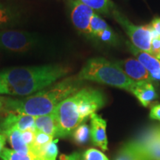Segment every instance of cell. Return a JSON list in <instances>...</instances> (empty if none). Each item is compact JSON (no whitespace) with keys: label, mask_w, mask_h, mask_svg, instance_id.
Masks as SVG:
<instances>
[{"label":"cell","mask_w":160,"mask_h":160,"mask_svg":"<svg viewBox=\"0 0 160 160\" xmlns=\"http://www.w3.org/2000/svg\"><path fill=\"white\" fill-rule=\"evenodd\" d=\"M115 160H149L134 140L128 142L118 151Z\"/></svg>","instance_id":"9a60e30c"},{"label":"cell","mask_w":160,"mask_h":160,"mask_svg":"<svg viewBox=\"0 0 160 160\" xmlns=\"http://www.w3.org/2000/svg\"><path fill=\"white\" fill-rule=\"evenodd\" d=\"M151 25L153 29L157 32L160 37V18H154L152 20Z\"/></svg>","instance_id":"f1b7e54d"},{"label":"cell","mask_w":160,"mask_h":160,"mask_svg":"<svg viewBox=\"0 0 160 160\" xmlns=\"http://www.w3.org/2000/svg\"><path fill=\"white\" fill-rule=\"evenodd\" d=\"M6 137L5 135L0 133V153L2 152V151L5 148V145L6 143Z\"/></svg>","instance_id":"f546056e"},{"label":"cell","mask_w":160,"mask_h":160,"mask_svg":"<svg viewBox=\"0 0 160 160\" xmlns=\"http://www.w3.org/2000/svg\"><path fill=\"white\" fill-rule=\"evenodd\" d=\"M157 59H159V60H160V53H159V55H158V56H157Z\"/></svg>","instance_id":"1f68e13d"},{"label":"cell","mask_w":160,"mask_h":160,"mask_svg":"<svg viewBox=\"0 0 160 160\" xmlns=\"http://www.w3.org/2000/svg\"><path fill=\"white\" fill-rule=\"evenodd\" d=\"M2 107H3V103H2V102L1 99H0V110L2 108Z\"/></svg>","instance_id":"4dcf8cb0"},{"label":"cell","mask_w":160,"mask_h":160,"mask_svg":"<svg viewBox=\"0 0 160 160\" xmlns=\"http://www.w3.org/2000/svg\"><path fill=\"white\" fill-rule=\"evenodd\" d=\"M92 10L102 14H109L114 10V5L111 0H78Z\"/></svg>","instance_id":"ac0fdd59"},{"label":"cell","mask_w":160,"mask_h":160,"mask_svg":"<svg viewBox=\"0 0 160 160\" xmlns=\"http://www.w3.org/2000/svg\"><path fill=\"white\" fill-rule=\"evenodd\" d=\"M34 127L37 131L43 132L53 137L57 136L58 122L55 111L47 115L36 117Z\"/></svg>","instance_id":"5bb4252c"},{"label":"cell","mask_w":160,"mask_h":160,"mask_svg":"<svg viewBox=\"0 0 160 160\" xmlns=\"http://www.w3.org/2000/svg\"><path fill=\"white\" fill-rule=\"evenodd\" d=\"M134 141L149 160H160V126L148 128Z\"/></svg>","instance_id":"52a82bcc"},{"label":"cell","mask_w":160,"mask_h":160,"mask_svg":"<svg viewBox=\"0 0 160 160\" xmlns=\"http://www.w3.org/2000/svg\"><path fill=\"white\" fill-rule=\"evenodd\" d=\"M69 72L68 67L60 64L2 70L0 71V95H32L65 77Z\"/></svg>","instance_id":"6da1fadb"},{"label":"cell","mask_w":160,"mask_h":160,"mask_svg":"<svg viewBox=\"0 0 160 160\" xmlns=\"http://www.w3.org/2000/svg\"><path fill=\"white\" fill-rule=\"evenodd\" d=\"M112 14L116 21L125 30L133 46L141 51L151 53V25L139 26L131 23L128 19L117 10H113Z\"/></svg>","instance_id":"8992f818"},{"label":"cell","mask_w":160,"mask_h":160,"mask_svg":"<svg viewBox=\"0 0 160 160\" xmlns=\"http://www.w3.org/2000/svg\"><path fill=\"white\" fill-rule=\"evenodd\" d=\"M0 158L2 160H36V157L33 153H19L5 148L0 153Z\"/></svg>","instance_id":"7402d4cb"},{"label":"cell","mask_w":160,"mask_h":160,"mask_svg":"<svg viewBox=\"0 0 160 160\" xmlns=\"http://www.w3.org/2000/svg\"><path fill=\"white\" fill-rule=\"evenodd\" d=\"M57 142L58 139L53 140L48 145L40 150L35 155L36 160H56L59 153Z\"/></svg>","instance_id":"d6986e66"},{"label":"cell","mask_w":160,"mask_h":160,"mask_svg":"<svg viewBox=\"0 0 160 160\" xmlns=\"http://www.w3.org/2000/svg\"><path fill=\"white\" fill-rule=\"evenodd\" d=\"M81 82L77 76L69 77L25 98L0 99L8 112L39 117L54 111L63 100L81 89Z\"/></svg>","instance_id":"7a4b0ae2"},{"label":"cell","mask_w":160,"mask_h":160,"mask_svg":"<svg viewBox=\"0 0 160 160\" xmlns=\"http://www.w3.org/2000/svg\"><path fill=\"white\" fill-rule=\"evenodd\" d=\"M34 120L35 117L32 116L8 112V115L0 122V133L3 134L12 130L23 131L33 128H35Z\"/></svg>","instance_id":"9c48e42d"},{"label":"cell","mask_w":160,"mask_h":160,"mask_svg":"<svg viewBox=\"0 0 160 160\" xmlns=\"http://www.w3.org/2000/svg\"><path fill=\"white\" fill-rule=\"evenodd\" d=\"M36 133H37V130H36L35 128L21 131V136L24 142L28 146L30 150H31V148L33 145V142H34Z\"/></svg>","instance_id":"484cf974"},{"label":"cell","mask_w":160,"mask_h":160,"mask_svg":"<svg viewBox=\"0 0 160 160\" xmlns=\"http://www.w3.org/2000/svg\"><path fill=\"white\" fill-rule=\"evenodd\" d=\"M37 36L21 31H0V51L10 53H25L39 45Z\"/></svg>","instance_id":"5b68a950"},{"label":"cell","mask_w":160,"mask_h":160,"mask_svg":"<svg viewBox=\"0 0 160 160\" xmlns=\"http://www.w3.org/2000/svg\"><path fill=\"white\" fill-rule=\"evenodd\" d=\"M53 138L54 137L47 134V133L37 131L34 142L31 148V152L35 156L40 150L45 147L47 145H48L50 142H51L53 140Z\"/></svg>","instance_id":"ffe728a7"},{"label":"cell","mask_w":160,"mask_h":160,"mask_svg":"<svg viewBox=\"0 0 160 160\" xmlns=\"http://www.w3.org/2000/svg\"><path fill=\"white\" fill-rule=\"evenodd\" d=\"M90 134L93 145L99 148L103 151L108 150V137L106 133L107 122L102 117L97 113H93L91 117Z\"/></svg>","instance_id":"7c38bea8"},{"label":"cell","mask_w":160,"mask_h":160,"mask_svg":"<svg viewBox=\"0 0 160 160\" xmlns=\"http://www.w3.org/2000/svg\"><path fill=\"white\" fill-rule=\"evenodd\" d=\"M160 53V37L151 39V54L157 57Z\"/></svg>","instance_id":"4316f807"},{"label":"cell","mask_w":160,"mask_h":160,"mask_svg":"<svg viewBox=\"0 0 160 160\" xmlns=\"http://www.w3.org/2000/svg\"><path fill=\"white\" fill-rule=\"evenodd\" d=\"M90 137V127L86 123L81 124L73 131V141L77 145H85L88 142Z\"/></svg>","instance_id":"44dd1931"},{"label":"cell","mask_w":160,"mask_h":160,"mask_svg":"<svg viewBox=\"0 0 160 160\" xmlns=\"http://www.w3.org/2000/svg\"><path fill=\"white\" fill-rule=\"evenodd\" d=\"M79 81H92L131 92L136 82L130 79L116 63L102 57L87 61L77 76Z\"/></svg>","instance_id":"277c9868"},{"label":"cell","mask_w":160,"mask_h":160,"mask_svg":"<svg viewBox=\"0 0 160 160\" xmlns=\"http://www.w3.org/2000/svg\"><path fill=\"white\" fill-rule=\"evenodd\" d=\"M95 38H97L100 41L108 44H113V45H114V44L117 42V35L115 34L114 32L113 31V30L110 27L99 32L96 36Z\"/></svg>","instance_id":"d4e9b609"},{"label":"cell","mask_w":160,"mask_h":160,"mask_svg":"<svg viewBox=\"0 0 160 160\" xmlns=\"http://www.w3.org/2000/svg\"><path fill=\"white\" fill-rule=\"evenodd\" d=\"M150 117L152 119L158 120L160 122V104L152 105L150 111Z\"/></svg>","instance_id":"83f0119b"},{"label":"cell","mask_w":160,"mask_h":160,"mask_svg":"<svg viewBox=\"0 0 160 160\" xmlns=\"http://www.w3.org/2000/svg\"><path fill=\"white\" fill-rule=\"evenodd\" d=\"M131 93L137 98L144 107H148L158 97L154 87L150 82H136Z\"/></svg>","instance_id":"4fadbf2b"},{"label":"cell","mask_w":160,"mask_h":160,"mask_svg":"<svg viewBox=\"0 0 160 160\" xmlns=\"http://www.w3.org/2000/svg\"><path fill=\"white\" fill-rule=\"evenodd\" d=\"M116 64L130 79L136 82H153L148 71L137 59L128 58L122 61H118Z\"/></svg>","instance_id":"8fae6325"},{"label":"cell","mask_w":160,"mask_h":160,"mask_svg":"<svg viewBox=\"0 0 160 160\" xmlns=\"http://www.w3.org/2000/svg\"><path fill=\"white\" fill-rule=\"evenodd\" d=\"M71 18L73 25L82 33L89 35L90 22L93 10L78 0H71Z\"/></svg>","instance_id":"ba28073f"},{"label":"cell","mask_w":160,"mask_h":160,"mask_svg":"<svg viewBox=\"0 0 160 160\" xmlns=\"http://www.w3.org/2000/svg\"><path fill=\"white\" fill-rule=\"evenodd\" d=\"M61 160H109L102 152L95 148H90L79 153L75 152L70 155H62Z\"/></svg>","instance_id":"2e32d148"},{"label":"cell","mask_w":160,"mask_h":160,"mask_svg":"<svg viewBox=\"0 0 160 160\" xmlns=\"http://www.w3.org/2000/svg\"><path fill=\"white\" fill-rule=\"evenodd\" d=\"M3 135H5L6 139L8 140L13 151L22 153H32L28 146L24 142L21 136V131L18 130H12L5 132Z\"/></svg>","instance_id":"e0dca14e"},{"label":"cell","mask_w":160,"mask_h":160,"mask_svg":"<svg viewBox=\"0 0 160 160\" xmlns=\"http://www.w3.org/2000/svg\"><path fill=\"white\" fill-rule=\"evenodd\" d=\"M108 28H109V26L105 22V20L102 19L99 16H98L97 13H94V14L93 15L91 19V22H90L89 36L95 38L96 36L99 32Z\"/></svg>","instance_id":"603a6c76"},{"label":"cell","mask_w":160,"mask_h":160,"mask_svg":"<svg viewBox=\"0 0 160 160\" xmlns=\"http://www.w3.org/2000/svg\"><path fill=\"white\" fill-rule=\"evenodd\" d=\"M127 45L138 61L148 71L152 81H160V60L147 52L137 48L133 44L127 42Z\"/></svg>","instance_id":"30bf717a"},{"label":"cell","mask_w":160,"mask_h":160,"mask_svg":"<svg viewBox=\"0 0 160 160\" xmlns=\"http://www.w3.org/2000/svg\"><path fill=\"white\" fill-rule=\"evenodd\" d=\"M105 103L103 92L89 87L81 88L63 100L54 111L58 122L57 137H68L78 126L104 107Z\"/></svg>","instance_id":"3957f363"},{"label":"cell","mask_w":160,"mask_h":160,"mask_svg":"<svg viewBox=\"0 0 160 160\" xmlns=\"http://www.w3.org/2000/svg\"><path fill=\"white\" fill-rule=\"evenodd\" d=\"M17 13L9 6L0 3V25L12 23L17 19Z\"/></svg>","instance_id":"cb8c5ba5"}]
</instances>
